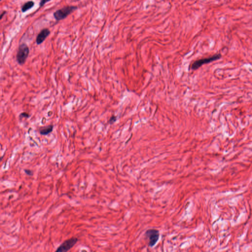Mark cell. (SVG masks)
I'll return each mask as SVG.
<instances>
[{
	"instance_id": "1",
	"label": "cell",
	"mask_w": 252,
	"mask_h": 252,
	"mask_svg": "<svg viewBox=\"0 0 252 252\" xmlns=\"http://www.w3.org/2000/svg\"><path fill=\"white\" fill-rule=\"evenodd\" d=\"M29 53V47L27 44L22 43L20 44L16 55V59L18 64L21 66L25 64Z\"/></svg>"
},
{
	"instance_id": "2",
	"label": "cell",
	"mask_w": 252,
	"mask_h": 252,
	"mask_svg": "<svg viewBox=\"0 0 252 252\" xmlns=\"http://www.w3.org/2000/svg\"><path fill=\"white\" fill-rule=\"evenodd\" d=\"M78 7L74 6H67L56 10L53 13V16L56 21H60L64 19L70 15Z\"/></svg>"
},
{
	"instance_id": "3",
	"label": "cell",
	"mask_w": 252,
	"mask_h": 252,
	"mask_svg": "<svg viewBox=\"0 0 252 252\" xmlns=\"http://www.w3.org/2000/svg\"><path fill=\"white\" fill-rule=\"evenodd\" d=\"M221 57V55L218 54L209 57L205 58H203V59L196 61L192 64L190 69H192V70H196L203 64H206L213 62L214 61L220 59Z\"/></svg>"
},
{
	"instance_id": "4",
	"label": "cell",
	"mask_w": 252,
	"mask_h": 252,
	"mask_svg": "<svg viewBox=\"0 0 252 252\" xmlns=\"http://www.w3.org/2000/svg\"><path fill=\"white\" fill-rule=\"evenodd\" d=\"M145 235L148 241V244L149 246L152 247L158 241L160 237V233L156 229L152 228L147 230L145 232Z\"/></svg>"
},
{
	"instance_id": "5",
	"label": "cell",
	"mask_w": 252,
	"mask_h": 252,
	"mask_svg": "<svg viewBox=\"0 0 252 252\" xmlns=\"http://www.w3.org/2000/svg\"><path fill=\"white\" fill-rule=\"evenodd\" d=\"M79 241L77 237H73L64 241L56 250V252H66L70 250Z\"/></svg>"
},
{
	"instance_id": "6",
	"label": "cell",
	"mask_w": 252,
	"mask_h": 252,
	"mask_svg": "<svg viewBox=\"0 0 252 252\" xmlns=\"http://www.w3.org/2000/svg\"><path fill=\"white\" fill-rule=\"evenodd\" d=\"M50 34V31L47 28H44L36 36V42L37 45H40L44 42L46 38Z\"/></svg>"
},
{
	"instance_id": "7",
	"label": "cell",
	"mask_w": 252,
	"mask_h": 252,
	"mask_svg": "<svg viewBox=\"0 0 252 252\" xmlns=\"http://www.w3.org/2000/svg\"><path fill=\"white\" fill-rule=\"evenodd\" d=\"M53 125H49L39 127V131L40 135L42 136H46L51 133L53 130Z\"/></svg>"
},
{
	"instance_id": "8",
	"label": "cell",
	"mask_w": 252,
	"mask_h": 252,
	"mask_svg": "<svg viewBox=\"0 0 252 252\" xmlns=\"http://www.w3.org/2000/svg\"><path fill=\"white\" fill-rule=\"evenodd\" d=\"M35 6V3L33 1H29L25 3L21 7V11L23 13H25L29 10H31Z\"/></svg>"
},
{
	"instance_id": "9",
	"label": "cell",
	"mask_w": 252,
	"mask_h": 252,
	"mask_svg": "<svg viewBox=\"0 0 252 252\" xmlns=\"http://www.w3.org/2000/svg\"><path fill=\"white\" fill-rule=\"evenodd\" d=\"M19 118L20 120L23 119V118H25V119H28L31 117V115L29 113H28L26 112H23L21 113L20 114Z\"/></svg>"
},
{
	"instance_id": "10",
	"label": "cell",
	"mask_w": 252,
	"mask_h": 252,
	"mask_svg": "<svg viewBox=\"0 0 252 252\" xmlns=\"http://www.w3.org/2000/svg\"><path fill=\"white\" fill-rule=\"evenodd\" d=\"M51 1V0H41V1L39 2V7H42L43 6L45 5L46 3H48V2Z\"/></svg>"
},
{
	"instance_id": "11",
	"label": "cell",
	"mask_w": 252,
	"mask_h": 252,
	"mask_svg": "<svg viewBox=\"0 0 252 252\" xmlns=\"http://www.w3.org/2000/svg\"><path fill=\"white\" fill-rule=\"evenodd\" d=\"M116 121V117L115 116H113L110 118V119H109V123L112 124L114 123Z\"/></svg>"
},
{
	"instance_id": "12",
	"label": "cell",
	"mask_w": 252,
	"mask_h": 252,
	"mask_svg": "<svg viewBox=\"0 0 252 252\" xmlns=\"http://www.w3.org/2000/svg\"><path fill=\"white\" fill-rule=\"evenodd\" d=\"M24 171H25L26 173L27 174V175H29V176H32V175H33V171H32L31 170H24Z\"/></svg>"
},
{
	"instance_id": "13",
	"label": "cell",
	"mask_w": 252,
	"mask_h": 252,
	"mask_svg": "<svg viewBox=\"0 0 252 252\" xmlns=\"http://www.w3.org/2000/svg\"><path fill=\"white\" fill-rule=\"evenodd\" d=\"M6 11H3V13H2L1 14V19H2V18H3V16H4V15H5V14H6Z\"/></svg>"
},
{
	"instance_id": "14",
	"label": "cell",
	"mask_w": 252,
	"mask_h": 252,
	"mask_svg": "<svg viewBox=\"0 0 252 252\" xmlns=\"http://www.w3.org/2000/svg\"><path fill=\"white\" fill-rule=\"evenodd\" d=\"M78 1H79V0H78Z\"/></svg>"
}]
</instances>
